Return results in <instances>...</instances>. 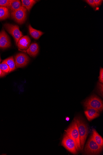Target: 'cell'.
Instances as JSON below:
<instances>
[{"label": "cell", "mask_w": 103, "mask_h": 155, "mask_svg": "<svg viewBox=\"0 0 103 155\" xmlns=\"http://www.w3.org/2000/svg\"><path fill=\"white\" fill-rule=\"evenodd\" d=\"M74 119L77 123L80 134L81 150H83L86 139L89 133L88 127L85 122L81 117H76Z\"/></svg>", "instance_id": "1"}, {"label": "cell", "mask_w": 103, "mask_h": 155, "mask_svg": "<svg viewBox=\"0 0 103 155\" xmlns=\"http://www.w3.org/2000/svg\"><path fill=\"white\" fill-rule=\"evenodd\" d=\"M83 105L86 108H92L101 112L103 109L102 100L97 96L93 95L86 99L83 103Z\"/></svg>", "instance_id": "2"}, {"label": "cell", "mask_w": 103, "mask_h": 155, "mask_svg": "<svg viewBox=\"0 0 103 155\" xmlns=\"http://www.w3.org/2000/svg\"><path fill=\"white\" fill-rule=\"evenodd\" d=\"M66 134L73 139L77 146V151H81L80 134L77 123L74 119L72 123L66 130Z\"/></svg>", "instance_id": "3"}, {"label": "cell", "mask_w": 103, "mask_h": 155, "mask_svg": "<svg viewBox=\"0 0 103 155\" xmlns=\"http://www.w3.org/2000/svg\"><path fill=\"white\" fill-rule=\"evenodd\" d=\"M102 147L98 145L95 141L92 135L87 143L85 149V154L97 155L102 151Z\"/></svg>", "instance_id": "4"}, {"label": "cell", "mask_w": 103, "mask_h": 155, "mask_svg": "<svg viewBox=\"0 0 103 155\" xmlns=\"http://www.w3.org/2000/svg\"><path fill=\"white\" fill-rule=\"evenodd\" d=\"M61 145L71 153L76 154L77 153V146L73 139L66 134L62 139Z\"/></svg>", "instance_id": "5"}, {"label": "cell", "mask_w": 103, "mask_h": 155, "mask_svg": "<svg viewBox=\"0 0 103 155\" xmlns=\"http://www.w3.org/2000/svg\"><path fill=\"white\" fill-rule=\"evenodd\" d=\"M27 11L26 8L22 6L19 10L11 12V18L19 24H23L26 20Z\"/></svg>", "instance_id": "6"}, {"label": "cell", "mask_w": 103, "mask_h": 155, "mask_svg": "<svg viewBox=\"0 0 103 155\" xmlns=\"http://www.w3.org/2000/svg\"><path fill=\"white\" fill-rule=\"evenodd\" d=\"M6 29L14 38L17 45L20 39L23 36L22 33L20 30L18 26L7 23L4 25Z\"/></svg>", "instance_id": "7"}, {"label": "cell", "mask_w": 103, "mask_h": 155, "mask_svg": "<svg viewBox=\"0 0 103 155\" xmlns=\"http://www.w3.org/2000/svg\"><path fill=\"white\" fill-rule=\"evenodd\" d=\"M15 67L17 68H23L29 63V59L26 54L19 53L15 57Z\"/></svg>", "instance_id": "8"}, {"label": "cell", "mask_w": 103, "mask_h": 155, "mask_svg": "<svg viewBox=\"0 0 103 155\" xmlns=\"http://www.w3.org/2000/svg\"><path fill=\"white\" fill-rule=\"evenodd\" d=\"M11 45L9 37L5 30L3 29L0 32V48H9Z\"/></svg>", "instance_id": "9"}, {"label": "cell", "mask_w": 103, "mask_h": 155, "mask_svg": "<svg viewBox=\"0 0 103 155\" xmlns=\"http://www.w3.org/2000/svg\"><path fill=\"white\" fill-rule=\"evenodd\" d=\"M31 40L27 36H23L19 40L17 46L18 48L22 50H27L30 46Z\"/></svg>", "instance_id": "10"}, {"label": "cell", "mask_w": 103, "mask_h": 155, "mask_svg": "<svg viewBox=\"0 0 103 155\" xmlns=\"http://www.w3.org/2000/svg\"><path fill=\"white\" fill-rule=\"evenodd\" d=\"M85 114L87 119L89 121L98 118L100 115L99 111L92 108H86Z\"/></svg>", "instance_id": "11"}, {"label": "cell", "mask_w": 103, "mask_h": 155, "mask_svg": "<svg viewBox=\"0 0 103 155\" xmlns=\"http://www.w3.org/2000/svg\"><path fill=\"white\" fill-rule=\"evenodd\" d=\"M39 47L36 43L31 44L27 50L28 55L31 57H35L37 56L39 52Z\"/></svg>", "instance_id": "12"}, {"label": "cell", "mask_w": 103, "mask_h": 155, "mask_svg": "<svg viewBox=\"0 0 103 155\" xmlns=\"http://www.w3.org/2000/svg\"><path fill=\"white\" fill-rule=\"evenodd\" d=\"M22 6V3L19 0H10V4L7 8L10 12H12L19 10Z\"/></svg>", "instance_id": "13"}, {"label": "cell", "mask_w": 103, "mask_h": 155, "mask_svg": "<svg viewBox=\"0 0 103 155\" xmlns=\"http://www.w3.org/2000/svg\"><path fill=\"white\" fill-rule=\"evenodd\" d=\"M28 29L30 35L35 40H38L44 34L41 31L34 29L30 25H29Z\"/></svg>", "instance_id": "14"}, {"label": "cell", "mask_w": 103, "mask_h": 155, "mask_svg": "<svg viewBox=\"0 0 103 155\" xmlns=\"http://www.w3.org/2000/svg\"><path fill=\"white\" fill-rule=\"evenodd\" d=\"M10 17V11L7 7H0V20L9 18Z\"/></svg>", "instance_id": "15"}, {"label": "cell", "mask_w": 103, "mask_h": 155, "mask_svg": "<svg viewBox=\"0 0 103 155\" xmlns=\"http://www.w3.org/2000/svg\"><path fill=\"white\" fill-rule=\"evenodd\" d=\"M92 136L94 140L99 145L103 147V139L102 137L98 133L96 129H92Z\"/></svg>", "instance_id": "16"}, {"label": "cell", "mask_w": 103, "mask_h": 155, "mask_svg": "<svg viewBox=\"0 0 103 155\" xmlns=\"http://www.w3.org/2000/svg\"><path fill=\"white\" fill-rule=\"evenodd\" d=\"M22 6L24 7L28 12L32 8L37 2L34 0H22Z\"/></svg>", "instance_id": "17"}, {"label": "cell", "mask_w": 103, "mask_h": 155, "mask_svg": "<svg viewBox=\"0 0 103 155\" xmlns=\"http://www.w3.org/2000/svg\"><path fill=\"white\" fill-rule=\"evenodd\" d=\"M8 65L10 68L9 73L15 70L16 68L14 59L13 57H10L4 60L3 62Z\"/></svg>", "instance_id": "18"}, {"label": "cell", "mask_w": 103, "mask_h": 155, "mask_svg": "<svg viewBox=\"0 0 103 155\" xmlns=\"http://www.w3.org/2000/svg\"><path fill=\"white\" fill-rule=\"evenodd\" d=\"M0 69L7 73H9L10 68L5 63L2 62L1 64H0Z\"/></svg>", "instance_id": "19"}, {"label": "cell", "mask_w": 103, "mask_h": 155, "mask_svg": "<svg viewBox=\"0 0 103 155\" xmlns=\"http://www.w3.org/2000/svg\"><path fill=\"white\" fill-rule=\"evenodd\" d=\"M10 0H0V7H7L9 6Z\"/></svg>", "instance_id": "20"}, {"label": "cell", "mask_w": 103, "mask_h": 155, "mask_svg": "<svg viewBox=\"0 0 103 155\" xmlns=\"http://www.w3.org/2000/svg\"><path fill=\"white\" fill-rule=\"evenodd\" d=\"M98 88L99 92L101 95L102 97L103 96V83L98 82Z\"/></svg>", "instance_id": "21"}, {"label": "cell", "mask_w": 103, "mask_h": 155, "mask_svg": "<svg viewBox=\"0 0 103 155\" xmlns=\"http://www.w3.org/2000/svg\"><path fill=\"white\" fill-rule=\"evenodd\" d=\"M99 80L100 83H103V69L101 68L100 71L99 76Z\"/></svg>", "instance_id": "22"}, {"label": "cell", "mask_w": 103, "mask_h": 155, "mask_svg": "<svg viewBox=\"0 0 103 155\" xmlns=\"http://www.w3.org/2000/svg\"><path fill=\"white\" fill-rule=\"evenodd\" d=\"M85 1L94 8L96 7V6L94 0H87V1Z\"/></svg>", "instance_id": "23"}, {"label": "cell", "mask_w": 103, "mask_h": 155, "mask_svg": "<svg viewBox=\"0 0 103 155\" xmlns=\"http://www.w3.org/2000/svg\"><path fill=\"white\" fill-rule=\"evenodd\" d=\"M94 1L96 6L101 5L103 2L102 0H94Z\"/></svg>", "instance_id": "24"}, {"label": "cell", "mask_w": 103, "mask_h": 155, "mask_svg": "<svg viewBox=\"0 0 103 155\" xmlns=\"http://www.w3.org/2000/svg\"><path fill=\"white\" fill-rule=\"evenodd\" d=\"M7 73L1 71L0 69V77H3L5 76Z\"/></svg>", "instance_id": "25"}, {"label": "cell", "mask_w": 103, "mask_h": 155, "mask_svg": "<svg viewBox=\"0 0 103 155\" xmlns=\"http://www.w3.org/2000/svg\"><path fill=\"white\" fill-rule=\"evenodd\" d=\"M69 118H66V120H67V121H68V120H69Z\"/></svg>", "instance_id": "26"}, {"label": "cell", "mask_w": 103, "mask_h": 155, "mask_svg": "<svg viewBox=\"0 0 103 155\" xmlns=\"http://www.w3.org/2000/svg\"><path fill=\"white\" fill-rule=\"evenodd\" d=\"M1 57H0V63H1Z\"/></svg>", "instance_id": "27"}]
</instances>
